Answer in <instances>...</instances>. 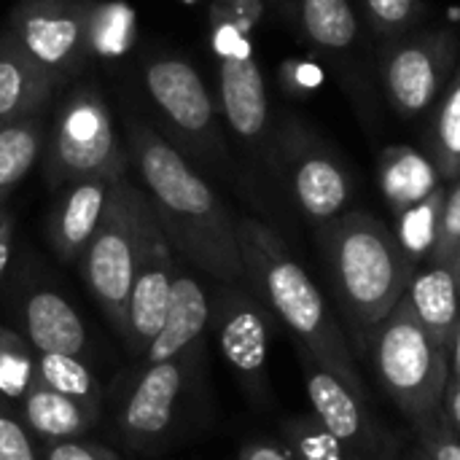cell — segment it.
<instances>
[{"label":"cell","instance_id":"31","mask_svg":"<svg viewBox=\"0 0 460 460\" xmlns=\"http://www.w3.org/2000/svg\"><path fill=\"white\" fill-rule=\"evenodd\" d=\"M418 431V447L426 453L429 460H460V437L447 423L445 412H437L434 418L415 423Z\"/></svg>","mask_w":460,"mask_h":460},{"label":"cell","instance_id":"39","mask_svg":"<svg viewBox=\"0 0 460 460\" xmlns=\"http://www.w3.org/2000/svg\"><path fill=\"white\" fill-rule=\"evenodd\" d=\"M407 460H429V458H426V453H423L420 447H415V450H412V456H410Z\"/></svg>","mask_w":460,"mask_h":460},{"label":"cell","instance_id":"40","mask_svg":"<svg viewBox=\"0 0 460 460\" xmlns=\"http://www.w3.org/2000/svg\"><path fill=\"white\" fill-rule=\"evenodd\" d=\"M450 259L456 261V267H458V272H460V251H458V253H456V256H450Z\"/></svg>","mask_w":460,"mask_h":460},{"label":"cell","instance_id":"10","mask_svg":"<svg viewBox=\"0 0 460 460\" xmlns=\"http://www.w3.org/2000/svg\"><path fill=\"white\" fill-rule=\"evenodd\" d=\"M127 159L116 146L113 124L102 100L92 92L78 94L62 111L49 156L54 183H75L92 175H124Z\"/></svg>","mask_w":460,"mask_h":460},{"label":"cell","instance_id":"16","mask_svg":"<svg viewBox=\"0 0 460 460\" xmlns=\"http://www.w3.org/2000/svg\"><path fill=\"white\" fill-rule=\"evenodd\" d=\"M16 321L35 353L84 356L89 348L86 326L78 310L51 286H32L19 296Z\"/></svg>","mask_w":460,"mask_h":460},{"label":"cell","instance_id":"36","mask_svg":"<svg viewBox=\"0 0 460 460\" xmlns=\"http://www.w3.org/2000/svg\"><path fill=\"white\" fill-rule=\"evenodd\" d=\"M11 245H13V216L0 208V280L11 261Z\"/></svg>","mask_w":460,"mask_h":460},{"label":"cell","instance_id":"15","mask_svg":"<svg viewBox=\"0 0 460 460\" xmlns=\"http://www.w3.org/2000/svg\"><path fill=\"white\" fill-rule=\"evenodd\" d=\"M127 175V172H124ZM121 175H92L65 186V194L51 210L49 218V245L54 256L65 264H78L81 253L86 251L89 240L94 237L113 181Z\"/></svg>","mask_w":460,"mask_h":460},{"label":"cell","instance_id":"14","mask_svg":"<svg viewBox=\"0 0 460 460\" xmlns=\"http://www.w3.org/2000/svg\"><path fill=\"white\" fill-rule=\"evenodd\" d=\"M210 332V294L197 275L183 267L175 270L172 299L164 315V323L148 350L140 356V367L172 361L183 353L202 350Z\"/></svg>","mask_w":460,"mask_h":460},{"label":"cell","instance_id":"4","mask_svg":"<svg viewBox=\"0 0 460 460\" xmlns=\"http://www.w3.org/2000/svg\"><path fill=\"white\" fill-rule=\"evenodd\" d=\"M154 218L148 194L127 175L116 178L102 221L78 259L81 278L119 340L127 334V299Z\"/></svg>","mask_w":460,"mask_h":460},{"label":"cell","instance_id":"38","mask_svg":"<svg viewBox=\"0 0 460 460\" xmlns=\"http://www.w3.org/2000/svg\"><path fill=\"white\" fill-rule=\"evenodd\" d=\"M450 380L460 383V326L456 332V340L450 345Z\"/></svg>","mask_w":460,"mask_h":460},{"label":"cell","instance_id":"37","mask_svg":"<svg viewBox=\"0 0 460 460\" xmlns=\"http://www.w3.org/2000/svg\"><path fill=\"white\" fill-rule=\"evenodd\" d=\"M442 412H445L447 423L453 426V431L460 437V383H456V380H450V383H447Z\"/></svg>","mask_w":460,"mask_h":460},{"label":"cell","instance_id":"9","mask_svg":"<svg viewBox=\"0 0 460 460\" xmlns=\"http://www.w3.org/2000/svg\"><path fill=\"white\" fill-rule=\"evenodd\" d=\"M458 40L453 32H420L396 40L383 54V89L402 119L426 113L453 78Z\"/></svg>","mask_w":460,"mask_h":460},{"label":"cell","instance_id":"24","mask_svg":"<svg viewBox=\"0 0 460 460\" xmlns=\"http://www.w3.org/2000/svg\"><path fill=\"white\" fill-rule=\"evenodd\" d=\"M43 143L46 127L38 116H27L0 127V208L35 167Z\"/></svg>","mask_w":460,"mask_h":460},{"label":"cell","instance_id":"35","mask_svg":"<svg viewBox=\"0 0 460 460\" xmlns=\"http://www.w3.org/2000/svg\"><path fill=\"white\" fill-rule=\"evenodd\" d=\"M237 460H294L288 447L283 442H272V439H251L243 445Z\"/></svg>","mask_w":460,"mask_h":460},{"label":"cell","instance_id":"28","mask_svg":"<svg viewBox=\"0 0 460 460\" xmlns=\"http://www.w3.org/2000/svg\"><path fill=\"white\" fill-rule=\"evenodd\" d=\"M283 445L294 460H358L315 415H296L283 423Z\"/></svg>","mask_w":460,"mask_h":460},{"label":"cell","instance_id":"1","mask_svg":"<svg viewBox=\"0 0 460 460\" xmlns=\"http://www.w3.org/2000/svg\"><path fill=\"white\" fill-rule=\"evenodd\" d=\"M129 148L170 248L213 283H245L237 218L213 186L146 124H132Z\"/></svg>","mask_w":460,"mask_h":460},{"label":"cell","instance_id":"6","mask_svg":"<svg viewBox=\"0 0 460 460\" xmlns=\"http://www.w3.org/2000/svg\"><path fill=\"white\" fill-rule=\"evenodd\" d=\"M275 315L245 283H216L210 291V332L218 350L243 391L259 402H270L267 361L275 337Z\"/></svg>","mask_w":460,"mask_h":460},{"label":"cell","instance_id":"17","mask_svg":"<svg viewBox=\"0 0 460 460\" xmlns=\"http://www.w3.org/2000/svg\"><path fill=\"white\" fill-rule=\"evenodd\" d=\"M426 334L450 353L460 326V272L453 259L431 261L412 272V280L402 296Z\"/></svg>","mask_w":460,"mask_h":460},{"label":"cell","instance_id":"21","mask_svg":"<svg viewBox=\"0 0 460 460\" xmlns=\"http://www.w3.org/2000/svg\"><path fill=\"white\" fill-rule=\"evenodd\" d=\"M377 178L385 202L396 216L429 199L439 186V172L434 162L415 151L412 146H388L377 162Z\"/></svg>","mask_w":460,"mask_h":460},{"label":"cell","instance_id":"11","mask_svg":"<svg viewBox=\"0 0 460 460\" xmlns=\"http://www.w3.org/2000/svg\"><path fill=\"white\" fill-rule=\"evenodd\" d=\"M11 46L57 81L84 62L92 19L75 0H24L13 16Z\"/></svg>","mask_w":460,"mask_h":460},{"label":"cell","instance_id":"23","mask_svg":"<svg viewBox=\"0 0 460 460\" xmlns=\"http://www.w3.org/2000/svg\"><path fill=\"white\" fill-rule=\"evenodd\" d=\"M296 16L307 40L321 51L342 54L358 43V16L350 0H296Z\"/></svg>","mask_w":460,"mask_h":460},{"label":"cell","instance_id":"26","mask_svg":"<svg viewBox=\"0 0 460 460\" xmlns=\"http://www.w3.org/2000/svg\"><path fill=\"white\" fill-rule=\"evenodd\" d=\"M38 380L51 391L102 412V391L94 372L81 361V356L65 353H38Z\"/></svg>","mask_w":460,"mask_h":460},{"label":"cell","instance_id":"19","mask_svg":"<svg viewBox=\"0 0 460 460\" xmlns=\"http://www.w3.org/2000/svg\"><path fill=\"white\" fill-rule=\"evenodd\" d=\"M221 100L229 127L248 143H256L267 132L270 102L259 65L251 54L221 57Z\"/></svg>","mask_w":460,"mask_h":460},{"label":"cell","instance_id":"27","mask_svg":"<svg viewBox=\"0 0 460 460\" xmlns=\"http://www.w3.org/2000/svg\"><path fill=\"white\" fill-rule=\"evenodd\" d=\"M38 380V353L22 332L0 323V399L13 407Z\"/></svg>","mask_w":460,"mask_h":460},{"label":"cell","instance_id":"13","mask_svg":"<svg viewBox=\"0 0 460 460\" xmlns=\"http://www.w3.org/2000/svg\"><path fill=\"white\" fill-rule=\"evenodd\" d=\"M175 270H178L175 251L170 248L159 221L154 218L127 299V334L121 342L132 358H140L148 350V345L154 342V337L164 323L172 299Z\"/></svg>","mask_w":460,"mask_h":460},{"label":"cell","instance_id":"20","mask_svg":"<svg viewBox=\"0 0 460 460\" xmlns=\"http://www.w3.org/2000/svg\"><path fill=\"white\" fill-rule=\"evenodd\" d=\"M22 420L27 423L30 434L43 445L65 442V439H81L86 437L97 420L100 412L51 391L40 380H35L27 391V396L16 404Z\"/></svg>","mask_w":460,"mask_h":460},{"label":"cell","instance_id":"34","mask_svg":"<svg viewBox=\"0 0 460 460\" xmlns=\"http://www.w3.org/2000/svg\"><path fill=\"white\" fill-rule=\"evenodd\" d=\"M113 19H108L102 27H92V43H97L102 51H111V54H119L127 49L129 43V24H132V16L124 11V8H111Z\"/></svg>","mask_w":460,"mask_h":460},{"label":"cell","instance_id":"7","mask_svg":"<svg viewBox=\"0 0 460 460\" xmlns=\"http://www.w3.org/2000/svg\"><path fill=\"white\" fill-rule=\"evenodd\" d=\"M202 358L205 348L183 353L172 361L140 367L137 380L132 383L116 415L119 439L129 450L148 453L167 442L181 418L186 394L194 388V380L202 372Z\"/></svg>","mask_w":460,"mask_h":460},{"label":"cell","instance_id":"8","mask_svg":"<svg viewBox=\"0 0 460 460\" xmlns=\"http://www.w3.org/2000/svg\"><path fill=\"white\" fill-rule=\"evenodd\" d=\"M278 167L286 175L296 208L315 226L350 210L356 191L350 170L337 151L305 124L291 121L280 132Z\"/></svg>","mask_w":460,"mask_h":460},{"label":"cell","instance_id":"22","mask_svg":"<svg viewBox=\"0 0 460 460\" xmlns=\"http://www.w3.org/2000/svg\"><path fill=\"white\" fill-rule=\"evenodd\" d=\"M51 78L11 43L0 49V127L35 116L46 102Z\"/></svg>","mask_w":460,"mask_h":460},{"label":"cell","instance_id":"3","mask_svg":"<svg viewBox=\"0 0 460 460\" xmlns=\"http://www.w3.org/2000/svg\"><path fill=\"white\" fill-rule=\"evenodd\" d=\"M315 240L337 305L361 350L367 334L402 302L415 261L399 237L367 210H348L318 224Z\"/></svg>","mask_w":460,"mask_h":460},{"label":"cell","instance_id":"33","mask_svg":"<svg viewBox=\"0 0 460 460\" xmlns=\"http://www.w3.org/2000/svg\"><path fill=\"white\" fill-rule=\"evenodd\" d=\"M43 460H121V456L105 445H97L81 437V439L43 445Z\"/></svg>","mask_w":460,"mask_h":460},{"label":"cell","instance_id":"29","mask_svg":"<svg viewBox=\"0 0 460 460\" xmlns=\"http://www.w3.org/2000/svg\"><path fill=\"white\" fill-rule=\"evenodd\" d=\"M364 16L380 38L404 35L420 16V0H361Z\"/></svg>","mask_w":460,"mask_h":460},{"label":"cell","instance_id":"18","mask_svg":"<svg viewBox=\"0 0 460 460\" xmlns=\"http://www.w3.org/2000/svg\"><path fill=\"white\" fill-rule=\"evenodd\" d=\"M146 86L167 119L191 137L213 135V102L199 73L183 59H156L146 67Z\"/></svg>","mask_w":460,"mask_h":460},{"label":"cell","instance_id":"25","mask_svg":"<svg viewBox=\"0 0 460 460\" xmlns=\"http://www.w3.org/2000/svg\"><path fill=\"white\" fill-rule=\"evenodd\" d=\"M429 159L434 162L439 178H460V67L445 86L431 127H429Z\"/></svg>","mask_w":460,"mask_h":460},{"label":"cell","instance_id":"30","mask_svg":"<svg viewBox=\"0 0 460 460\" xmlns=\"http://www.w3.org/2000/svg\"><path fill=\"white\" fill-rule=\"evenodd\" d=\"M0 460H43L40 442L30 434L19 410L0 399Z\"/></svg>","mask_w":460,"mask_h":460},{"label":"cell","instance_id":"5","mask_svg":"<svg viewBox=\"0 0 460 460\" xmlns=\"http://www.w3.org/2000/svg\"><path fill=\"white\" fill-rule=\"evenodd\" d=\"M383 391L412 423L442 412L450 383V353L439 348L399 302L364 340Z\"/></svg>","mask_w":460,"mask_h":460},{"label":"cell","instance_id":"2","mask_svg":"<svg viewBox=\"0 0 460 460\" xmlns=\"http://www.w3.org/2000/svg\"><path fill=\"white\" fill-rule=\"evenodd\" d=\"M237 240L245 267V286L291 332L296 348L342 380L356 396L367 399L353 348L334 310L294 259L283 237L259 218H237Z\"/></svg>","mask_w":460,"mask_h":460},{"label":"cell","instance_id":"12","mask_svg":"<svg viewBox=\"0 0 460 460\" xmlns=\"http://www.w3.org/2000/svg\"><path fill=\"white\" fill-rule=\"evenodd\" d=\"M307 399L313 415L358 460H394L399 453L396 439L372 418L367 399L356 396L342 380L315 364L299 350Z\"/></svg>","mask_w":460,"mask_h":460},{"label":"cell","instance_id":"32","mask_svg":"<svg viewBox=\"0 0 460 460\" xmlns=\"http://www.w3.org/2000/svg\"><path fill=\"white\" fill-rule=\"evenodd\" d=\"M460 251V178L450 191H445V202L439 210V224H437V240L429 253L431 261L450 259Z\"/></svg>","mask_w":460,"mask_h":460}]
</instances>
